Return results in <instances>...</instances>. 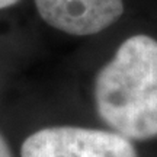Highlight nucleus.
<instances>
[{
    "label": "nucleus",
    "instance_id": "f257e3e1",
    "mask_svg": "<svg viewBox=\"0 0 157 157\" xmlns=\"http://www.w3.org/2000/svg\"><path fill=\"white\" fill-rule=\"evenodd\" d=\"M99 117L129 140L157 137V41L147 35L125 39L96 76Z\"/></svg>",
    "mask_w": 157,
    "mask_h": 157
},
{
    "label": "nucleus",
    "instance_id": "39448f33",
    "mask_svg": "<svg viewBox=\"0 0 157 157\" xmlns=\"http://www.w3.org/2000/svg\"><path fill=\"white\" fill-rule=\"evenodd\" d=\"M17 2H19V0H0V9H5V7L16 5Z\"/></svg>",
    "mask_w": 157,
    "mask_h": 157
},
{
    "label": "nucleus",
    "instance_id": "20e7f679",
    "mask_svg": "<svg viewBox=\"0 0 157 157\" xmlns=\"http://www.w3.org/2000/svg\"><path fill=\"white\" fill-rule=\"evenodd\" d=\"M0 157H12L9 146H7V143H6V140L3 138L2 134H0Z\"/></svg>",
    "mask_w": 157,
    "mask_h": 157
},
{
    "label": "nucleus",
    "instance_id": "7ed1b4c3",
    "mask_svg": "<svg viewBox=\"0 0 157 157\" xmlns=\"http://www.w3.org/2000/svg\"><path fill=\"white\" fill-rule=\"evenodd\" d=\"M50 26L70 35H93L122 16V0H35Z\"/></svg>",
    "mask_w": 157,
    "mask_h": 157
},
{
    "label": "nucleus",
    "instance_id": "f03ea898",
    "mask_svg": "<svg viewBox=\"0 0 157 157\" xmlns=\"http://www.w3.org/2000/svg\"><path fill=\"white\" fill-rule=\"evenodd\" d=\"M22 157H138L129 138L119 132L82 127H50L31 134Z\"/></svg>",
    "mask_w": 157,
    "mask_h": 157
}]
</instances>
